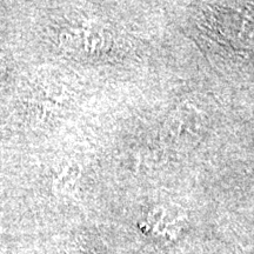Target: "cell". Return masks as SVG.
<instances>
[{"label": "cell", "instance_id": "cell-1", "mask_svg": "<svg viewBox=\"0 0 254 254\" xmlns=\"http://www.w3.org/2000/svg\"><path fill=\"white\" fill-rule=\"evenodd\" d=\"M165 135L171 141L189 140L200 128V113L193 106H180L165 124Z\"/></svg>", "mask_w": 254, "mask_h": 254}]
</instances>
